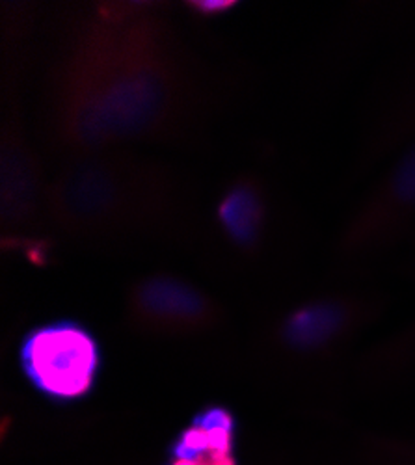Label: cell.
I'll return each mask as SVG.
<instances>
[{"label": "cell", "mask_w": 415, "mask_h": 465, "mask_svg": "<svg viewBox=\"0 0 415 465\" xmlns=\"http://www.w3.org/2000/svg\"><path fill=\"white\" fill-rule=\"evenodd\" d=\"M47 181L34 153L17 106L6 112L0 129V225L14 241H28L30 231L47 223Z\"/></svg>", "instance_id": "obj_6"}, {"label": "cell", "mask_w": 415, "mask_h": 465, "mask_svg": "<svg viewBox=\"0 0 415 465\" xmlns=\"http://www.w3.org/2000/svg\"><path fill=\"white\" fill-rule=\"evenodd\" d=\"M19 365L37 393L56 404H71L95 391L103 371V348L83 322L53 321L25 335Z\"/></svg>", "instance_id": "obj_3"}, {"label": "cell", "mask_w": 415, "mask_h": 465, "mask_svg": "<svg viewBox=\"0 0 415 465\" xmlns=\"http://www.w3.org/2000/svg\"><path fill=\"white\" fill-rule=\"evenodd\" d=\"M188 12H193L198 19H218L237 8L235 0H193L186 3Z\"/></svg>", "instance_id": "obj_12"}, {"label": "cell", "mask_w": 415, "mask_h": 465, "mask_svg": "<svg viewBox=\"0 0 415 465\" xmlns=\"http://www.w3.org/2000/svg\"><path fill=\"white\" fill-rule=\"evenodd\" d=\"M415 235V140L391 157L339 231L341 259L382 253Z\"/></svg>", "instance_id": "obj_4"}, {"label": "cell", "mask_w": 415, "mask_h": 465, "mask_svg": "<svg viewBox=\"0 0 415 465\" xmlns=\"http://www.w3.org/2000/svg\"><path fill=\"white\" fill-rule=\"evenodd\" d=\"M168 465H237L233 452L223 450H200L186 456L172 458Z\"/></svg>", "instance_id": "obj_11"}, {"label": "cell", "mask_w": 415, "mask_h": 465, "mask_svg": "<svg viewBox=\"0 0 415 465\" xmlns=\"http://www.w3.org/2000/svg\"><path fill=\"white\" fill-rule=\"evenodd\" d=\"M278 223L276 200L265 179L241 173L223 184L211 211V229L230 250L253 255L267 244Z\"/></svg>", "instance_id": "obj_8"}, {"label": "cell", "mask_w": 415, "mask_h": 465, "mask_svg": "<svg viewBox=\"0 0 415 465\" xmlns=\"http://www.w3.org/2000/svg\"><path fill=\"white\" fill-rule=\"evenodd\" d=\"M376 303L358 294H324L296 303L278 321L274 344L294 361L337 356L376 315Z\"/></svg>", "instance_id": "obj_5"}, {"label": "cell", "mask_w": 415, "mask_h": 465, "mask_svg": "<svg viewBox=\"0 0 415 465\" xmlns=\"http://www.w3.org/2000/svg\"><path fill=\"white\" fill-rule=\"evenodd\" d=\"M386 452L399 465H415V441L410 443H395L386 449Z\"/></svg>", "instance_id": "obj_13"}, {"label": "cell", "mask_w": 415, "mask_h": 465, "mask_svg": "<svg viewBox=\"0 0 415 465\" xmlns=\"http://www.w3.org/2000/svg\"><path fill=\"white\" fill-rule=\"evenodd\" d=\"M202 67L153 3L88 6L64 37L45 124L67 157L184 140L205 122Z\"/></svg>", "instance_id": "obj_1"}, {"label": "cell", "mask_w": 415, "mask_h": 465, "mask_svg": "<svg viewBox=\"0 0 415 465\" xmlns=\"http://www.w3.org/2000/svg\"><path fill=\"white\" fill-rule=\"evenodd\" d=\"M371 378H406L415 374V321L380 348H374L365 361Z\"/></svg>", "instance_id": "obj_10"}, {"label": "cell", "mask_w": 415, "mask_h": 465, "mask_svg": "<svg viewBox=\"0 0 415 465\" xmlns=\"http://www.w3.org/2000/svg\"><path fill=\"white\" fill-rule=\"evenodd\" d=\"M415 140V62L400 73L380 97L369 122L361 163L371 166Z\"/></svg>", "instance_id": "obj_9"}, {"label": "cell", "mask_w": 415, "mask_h": 465, "mask_svg": "<svg viewBox=\"0 0 415 465\" xmlns=\"http://www.w3.org/2000/svg\"><path fill=\"white\" fill-rule=\"evenodd\" d=\"M411 242H413V244H415V235H413V239H411Z\"/></svg>", "instance_id": "obj_14"}, {"label": "cell", "mask_w": 415, "mask_h": 465, "mask_svg": "<svg viewBox=\"0 0 415 465\" xmlns=\"http://www.w3.org/2000/svg\"><path fill=\"white\" fill-rule=\"evenodd\" d=\"M47 225L83 241L193 229L188 184L168 164L124 149L67 157L47 181Z\"/></svg>", "instance_id": "obj_2"}, {"label": "cell", "mask_w": 415, "mask_h": 465, "mask_svg": "<svg viewBox=\"0 0 415 465\" xmlns=\"http://www.w3.org/2000/svg\"><path fill=\"white\" fill-rule=\"evenodd\" d=\"M133 322L157 335H193L218 322V305L196 285L172 274L140 280L129 298Z\"/></svg>", "instance_id": "obj_7"}]
</instances>
